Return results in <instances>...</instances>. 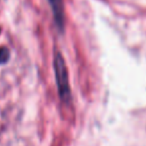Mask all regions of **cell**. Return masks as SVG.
I'll return each instance as SVG.
<instances>
[{
    "label": "cell",
    "instance_id": "obj_2",
    "mask_svg": "<svg viewBox=\"0 0 146 146\" xmlns=\"http://www.w3.org/2000/svg\"><path fill=\"white\" fill-rule=\"evenodd\" d=\"M48 2L50 5V7H51L56 26L62 32L64 30V6H63V0H48Z\"/></svg>",
    "mask_w": 146,
    "mask_h": 146
},
{
    "label": "cell",
    "instance_id": "obj_3",
    "mask_svg": "<svg viewBox=\"0 0 146 146\" xmlns=\"http://www.w3.org/2000/svg\"><path fill=\"white\" fill-rule=\"evenodd\" d=\"M9 59V51L7 48H0V64L6 63Z\"/></svg>",
    "mask_w": 146,
    "mask_h": 146
},
{
    "label": "cell",
    "instance_id": "obj_1",
    "mask_svg": "<svg viewBox=\"0 0 146 146\" xmlns=\"http://www.w3.org/2000/svg\"><path fill=\"white\" fill-rule=\"evenodd\" d=\"M54 71H55V79H56L58 96L63 102L68 103L71 100V89H70V83H68V74H67L65 60H64L62 54L58 51H56L55 56H54Z\"/></svg>",
    "mask_w": 146,
    "mask_h": 146
}]
</instances>
